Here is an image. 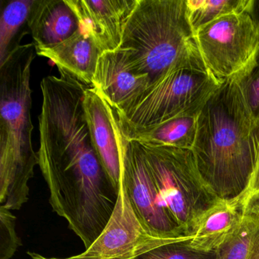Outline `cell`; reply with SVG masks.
Returning <instances> with one entry per match:
<instances>
[{
	"label": "cell",
	"mask_w": 259,
	"mask_h": 259,
	"mask_svg": "<svg viewBox=\"0 0 259 259\" xmlns=\"http://www.w3.org/2000/svg\"><path fill=\"white\" fill-rule=\"evenodd\" d=\"M255 162L254 169L250 180L249 186L246 193L259 192V125H257L255 131Z\"/></svg>",
	"instance_id": "cell-22"
},
{
	"label": "cell",
	"mask_w": 259,
	"mask_h": 259,
	"mask_svg": "<svg viewBox=\"0 0 259 259\" xmlns=\"http://www.w3.org/2000/svg\"><path fill=\"white\" fill-rule=\"evenodd\" d=\"M191 237L165 239L153 235L136 214L120 176L119 197L113 214L98 239L84 252L68 257H48L28 251L32 259H136L166 244Z\"/></svg>",
	"instance_id": "cell-8"
},
{
	"label": "cell",
	"mask_w": 259,
	"mask_h": 259,
	"mask_svg": "<svg viewBox=\"0 0 259 259\" xmlns=\"http://www.w3.org/2000/svg\"><path fill=\"white\" fill-rule=\"evenodd\" d=\"M39 57L49 59L58 68L85 85L92 87L102 53L94 42L78 30L72 37L55 46L36 49Z\"/></svg>",
	"instance_id": "cell-13"
},
{
	"label": "cell",
	"mask_w": 259,
	"mask_h": 259,
	"mask_svg": "<svg viewBox=\"0 0 259 259\" xmlns=\"http://www.w3.org/2000/svg\"><path fill=\"white\" fill-rule=\"evenodd\" d=\"M119 49L136 72L148 76L150 86L180 68L207 69L189 22L186 0H138Z\"/></svg>",
	"instance_id": "cell-3"
},
{
	"label": "cell",
	"mask_w": 259,
	"mask_h": 259,
	"mask_svg": "<svg viewBox=\"0 0 259 259\" xmlns=\"http://www.w3.org/2000/svg\"><path fill=\"white\" fill-rule=\"evenodd\" d=\"M198 115L177 116L149 128L121 130L133 142L192 150L198 131Z\"/></svg>",
	"instance_id": "cell-16"
},
{
	"label": "cell",
	"mask_w": 259,
	"mask_h": 259,
	"mask_svg": "<svg viewBox=\"0 0 259 259\" xmlns=\"http://www.w3.org/2000/svg\"><path fill=\"white\" fill-rule=\"evenodd\" d=\"M248 0H186L188 17L195 33L218 18L245 12Z\"/></svg>",
	"instance_id": "cell-18"
},
{
	"label": "cell",
	"mask_w": 259,
	"mask_h": 259,
	"mask_svg": "<svg viewBox=\"0 0 259 259\" xmlns=\"http://www.w3.org/2000/svg\"><path fill=\"white\" fill-rule=\"evenodd\" d=\"M28 28L35 49L59 45L81 29L66 0H35Z\"/></svg>",
	"instance_id": "cell-12"
},
{
	"label": "cell",
	"mask_w": 259,
	"mask_h": 259,
	"mask_svg": "<svg viewBox=\"0 0 259 259\" xmlns=\"http://www.w3.org/2000/svg\"><path fill=\"white\" fill-rule=\"evenodd\" d=\"M36 54L34 44L22 45L0 66V206L10 210L28 201V182L38 165L31 115Z\"/></svg>",
	"instance_id": "cell-2"
},
{
	"label": "cell",
	"mask_w": 259,
	"mask_h": 259,
	"mask_svg": "<svg viewBox=\"0 0 259 259\" xmlns=\"http://www.w3.org/2000/svg\"><path fill=\"white\" fill-rule=\"evenodd\" d=\"M259 31V0H248L245 10Z\"/></svg>",
	"instance_id": "cell-23"
},
{
	"label": "cell",
	"mask_w": 259,
	"mask_h": 259,
	"mask_svg": "<svg viewBox=\"0 0 259 259\" xmlns=\"http://www.w3.org/2000/svg\"><path fill=\"white\" fill-rule=\"evenodd\" d=\"M35 0L3 1L0 16V66L16 48L26 34L28 19Z\"/></svg>",
	"instance_id": "cell-17"
},
{
	"label": "cell",
	"mask_w": 259,
	"mask_h": 259,
	"mask_svg": "<svg viewBox=\"0 0 259 259\" xmlns=\"http://www.w3.org/2000/svg\"><path fill=\"white\" fill-rule=\"evenodd\" d=\"M223 81L208 69H175L148 87L123 113H116L122 130L155 126L177 116L198 114Z\"/></svg>",
	"instance_id": "cell-5"
},
{
	"label": "cell",
	"mask_w": 259,
	"mask_h": 259,
	"mask_svg": "<svg viewBox=\"0 0 259 259\" xmlns=\"http://www.w3.org/2000/svg\"><path fill=\"white\" fill-rule=\"evenodd\" d=\"M195 34L204 64L221 81L238 73L259 47L258 30L245 12L218 18Z\"/></svg>",
	"instance_id": "cell-6"
},
{
	"label": "cell",
	"mask_w": 259,
	"mask_h": 259,
	"mask_svg": "<svg viewBox=\"0 0 259 259\" xmlns=\"http://www.w3.org/2000/svg\"><path fill=\"white\" fill-rule=\"evenodd\" d=\"M81 31L101 53L119 49L125 23L138 0H66Z\"/></svg>",
	"instance_id": "cell-9"
},
{
	"label": "cell",
	"mask_w": 259,
	"mask_h": 259,
	"mask_svg": "<svg viewBox=\"0 0 259 259\" xmlns=\"http://www.w3.org/2000/svg\"><path fill=\"white\" fill-rule=\"evenodd\" d=\"M231 78L240 91L251 118L259 125V47L248 63Z\"/></svg>",
	"instance_id": "cell-19"
},
{
	"label": "cell",
	"mask_w": 259,
	"mask_h": 259,
	"mask_svg": "<svg viewBox=\"0 0 259 259\" xmlns=\"http://www.w3.org/2000/svg\"><path fill=\"white\" fill-rule=\"evenodd\" d=\"M83 108L95 152L107 175L119 188L121 160L116 112L93 87L84 91Z\"/></svg>",
	"instance_id": "cell-11"
},
{
	"label": "cell",
	"mask_w": 259,
	"mask_h": 259,
	"mask_svg": "<svg viewBox=\"0 0 259 259\" xmlns=\"http://www.w3.org/2000/svg\"><path fill=\"white\" fill-rule=\"evenodd\" d=\"M187 241H179L157 247L136 259H209L210 253L191 248L187 245Z\"/></svg>",
	"instance_id": "cell-21"
},
{
	"label": "cell",
	"mask_w": 259,
	"mask_h": 259,
	"mask_svg": "<svg viewBox=\"0 0 259 259\" xmlns=\"http://www.w3.org/2000/svg\"><path fill=\"white\" fill-rule=\"evenodd\" d=\"M245 197L218 203L203 219L191 239L187 241L189 247L196 251L209 253L216 251L224 245L240 224Z\"/></svg>",
	"instance_id": "cell-14"
},
{
	"label": "cell",
	"mask_w": 259,
	"mask_h": 259,
	"mask_svg": "<svg viewBox=\"0 0 259 259\" xmlns=\"http://www.w3.org/2000/svg\"><path fill=\"white\" fill-rule=\"evenodd\" d=\"M149 86L148 76L135 70L125 51L101 54L92 87L116 113L125 112Z\"/></svg>",
	"instance_id": "cell-10"
},
{
	"label": "cell",
	"mask_w": 259,
	"mask_h": 259,
	"mask_svg": "<svg viewBox=\"0 0 259 259\" xmlns=\"http://www.w3.org/2000/svg\"><path fill=\"white\" fill-rule=\"evenodd\" d=\"M137 143L163 204L183 235L191 237L222 200L203 180L192 150Z\"/></svg>",
	"instance_id": "cell-4"
},
{
	"label": "cell",
	"mask_w": 259,
	"mask_h": 259,
	"mask_svg": "<svg viewBox=\"0 0 259 259\" xmlns=\"http://www.w3.org/2000/svg\"><path fill=\"white\" fill-rule=\"evenodd\" d=\"M116 130L120 152L121 177L136 214L157 237L165 239L188 237L183 235L163 204L139 144L128 140L122 134L117 116Z\"/></svg>",
	"instance_id": "cell-7"
},
{
	"label": "cell",
	"mask_w": 259,
	"mask_h": 259,
	"mask_svg": "<svg viewBox=\"0 0 259 259\" xmlns=\"http://www.w3.org/2000/svg\"><path fill=\"white\" fill-rule=\"evenodd\" d=\"M257 125L232 78L223 81L200 111L192 151L203 180L222 201L246 195Z\"/></svg>",
	"instance_id": "cell-1"
},
{
	"label": "cell",
	"mask_w": 259,
	"mask_h": 259,
	"mask_svg": "<svg viewBox=\"0 0 259 259\" xmlns=\"http://www.w3.org/2000/svg\"><path fill=\"white\" fill-rule=\"evenodd\" d=\"M209 259H259V192L246 193L242 220L233 236Z\"/></svg>",
	"instance_id": "cell-15"
},
{
	"label": "cell",
	"mask_w": 259,
	"mask_h": 259,
	"mask_svg": "<svg viewBox=\"0 0 259 259\" xmlns=\"http://www.w3.org/2000/svg\"><path fill=\"white\" fill-rule=\"evenodd\" d=\"M16 216L0 206V259H11L22 245L16 232Z\"/></svg>",
	"instance_id": "cell-20"
}]
</instances>
